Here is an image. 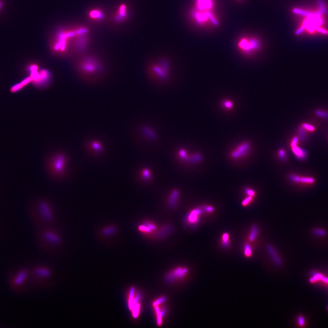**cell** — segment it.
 I'll use <instances>...</instances> for the list:
<instances>
[{"instance_id":"1","label":"cell","mask_w":328,"mask_h":328,"mask_svg":"<svg viewBox=\"0 0 328 328\" xmlns=\"http://www.w3.org/2000/svg\"><path fill=\"white\" fill-rule=\"evenodd\" d=\"M69 161V156L63 151L52 152L46 157L44 162L48 175L56 181L63 180L68 174Z\"/></svg>"},{"instance_id":"2","label":"cell","mask_w":328,"mask_h":328,"mask_svg":"<svg viewBox=\"0 0 328 328\" xmlns=\"http://www.w3.org/2000/svg\"><path fill=\"white\" fill-rule=\"evenodd\" d=\"M77 69L81 76L91 78L99 75L103 70L101 63L92 57L82 58L77 64Z\"/></svg>"},{"instance_id":"3","label":"cell","mask_w":328,"mask_h":328,"mask_svg":"<svg viewBox=\"0 0 328 328\" xmlns=\"http://www.w3.org/2000/svg\"><path fill=\"white\" fill-rule=\"evenodd\" d=\"M157 62L149 66L147 69L148 75L156 82L161 83L167 82L171 72L169 63L165 60H160Z\"/></svg>"},{"instance_id":"4","label":"cell","mask_w":328,"mask_h":328,"mask_svg":"<svg viewBox=\"0 0 328 328\" xmlns=\"http://www.w3.org/2000/svg\"><path fill=\"white\" fill-rule=\"evenodd\" d=\"M75 29L61 30L58 32L56 39L51 46L52 51L58 54H66L68 52L70 40L75 38Z\"/></svg>"},{"instance_id":"5","label":"cell","mask_w":328,"mask_h":328,"mask_svg":"<svg viewBox=\"0 0 328 328\" xmlns=\"http://www.w3.org/2000/svg\"><path fill=\"white\" fill-rule=\"evenodd\" d=\"M37 208L38 214L44 222L51 223L54 220L55 212L52 204L48 200L39 199L37 203Z\"/></svg>"},{"instance_id":"6","label":"cell","mask_w":328,"mask_h":328,"mask_svg":"<svg viewBox=\"0 0 328 328\" xmlns=\"http://www.w3.org/2000/svg\"><path fill=\"white\" fill-rule=\"evenodd\" d=\"M85 150L87 154L92 157H99L105 151L103 143L98 139H92L86 143Z\"/></svg>"},{"instance_id":"7","label":"cell","mask_w":328,"mask_h":328,"mask_svg":"<svg viewBox=\"0 0 328 328\" xmlns=\"http://www.w3.org/2000/svg\"><path fill=\"white\" fill-rule=\"evenodd\" d=\"M28 277V273L25 269H22L16 272L12 275L9 280L11 288L16 291L19 290Z\"/></svg>"},{"instance_id":"8","label":"cell","mask_w":328,"mask_h":328,"mask_svg":"<svg viewBox=\"0 0 328 328\" xmlns=\"http://www.w3.org/2000/svg\"><path fill=\"white\" fill-rule=\"evenodd\" d=\"M51 73L47 69H42L38 73L36 78L32 80L34 85L38 87L44 88L48 86L51 82Z\"/></svg>"},{"instance_id":"9","label":"cell","mask_w":328,"mask_h":328,"mask_svg":"<svg viewBox=\"0 0 328 328\" xmlns=\"http://www.w3.org/2000/svg\"><path fill=\"white\" fill-rule=\"evenodd\" d=\"M250 145L247 142L243 143L238 146L235 151L232 153V158L237 159L245 156L248 152Z\"/></svg>"},{"instance_id":"10","label":"cell","mask_w":328,"mask_h":328,"mask_svg":"<svg viewBox=\"0 0 328 328\" xmlns=\"http://www.w3.org/2000/svg\"><path fill=\"white\" fill-rule=\"evenodd\" d=\"M179 195V192L177 190H174L172 191L168 201V205L170 208H174L176 207L178 202Z\"/></svg>"},{"instance_id":"11","label":"cell","mask_w":328,"mask_h":328,"mask_svg":"<svg viewBox=\"0 0 328 328\" xmlns=\"http://www.w3.org/2000/svg\"><path fill=\"white\" fill-rule=\"evenodd\" d=\"M188 272V269L186 268L182 269L181 268H178L175 270L173 272H172L171 274L168 276L169 279L172 280L175 279V278L178 279H181L187 274Z\"/></svg>"},{"instance_id":"12","label":"cell","mask_w":328,"mask_h":328,"mask_svg":"<svg viewBox=\"0 0 328 328\" xmlns=\"http://www.w3.org/2000/svg\"><path fill=\"white\" fill-rule=\"evenodd\" d=\"M202 211L201 209H194L191 211L187 216V220L190 223L195 224L198 222V216L202 213Z\"/></svg>"},{"instance_id":"13","label":"cell","mask_w":328,"mask_h":328,"mask_svg":"<svg viewBox=\"0 0 328 328\" xmlns=\"http://www.w3.org/2000/svg\"><path fill=\"white\" fill-rule=\"evenodd\" d=\"M44 238L53 243H58L60 241L59 237L53 232L46 231L44 233Z\"/></svg>"},{"instance_id":"14","label":"cell","mask_w":328,"mask_h":328,"mask_svg":"<svg viewBox=\"0 0 328 328\" xmlns=\"http://www.w3.org/2000/svg\"><path fill=\"white\" fill-rule=\"evenodd\" d=\"M88 16L91 19L95 21H101L104 18V14L99 9H94L90 11Z\"/></svg>"},{"instance_id":"15","label":"cell","mask_w":328,"mask_h":328,"mask_svg":"<svg viewBox=\"0 0 328 328\" xmlns=\"http://www.w3.org/2000/svg\"><path fill=\"white\" fill-rule=\"evenodd\" d=\"M292 151L294 153L295 157L299 160H303L306 159L307 153L305 150L301 149L300 147L296 146L292 147Z\"/></svg>"},{"instance_id":"16","label":"cell","mask_w":328,"mask_h":328,"mask_svg":"<svg viewBox=\"0 0 328 328\" xmlns=\"http://www.w3.org/2000/svg\"><path fill=\"white\" fill-rule=\"evenodd\" d=\"M127 16L126 7L125 5H121L118 10L117 12L115 17L117 21H120L125 18Z\"/></svg>"},{"instance_id":"17","label":"cell","mask_w":328,"mask_h":328,"mask_svg":"<svg viewBox=\"0 0 328 328\" xmlns=\"http://www.w3.org/2000/svg\"><path fill=\"white\" fill-rule=\"evenodd\" d=\"M267 250L271 256L272 259L274 260V263L276 264V265L280 266L282 264L281 260L280 259L279 257L278 256L277 253L276 252L274 249L270 245H268L267 246Z\"/></svg>"},{"instance_id":"18","label":"cell","mask_w":328,"mask_h":328,"mask_svg":"<svg viewBox=\"0 0 328 328\" xmlns=\"http://www.w3.org/2000/svg\"><path fill=\"white\" fill-rule=\"evenodd\" d=\"M142 131H143V134L148 139H152V140L157 139V136L156 134L153 132V131L150 129H148V128H144L142 129Z\"/></svg>"},{"instance_id":"19","label":"cell","mask_w":328,"mask_h":328,"mask_svg":"<svg viewBox=\"0 0 328 328\" xmlns=\"http://www.w3.org/2000/svg\"><path fill=\"white\" fill-rule=\"evenodd\" d=\"M34 273L37 275L42 277L48 276L50 274L48 270L44 269V268H37L35 269Z\"/></svg>"},{"instance_id":"20","label":"cell","mask_w":328,"mask_h":328,"mask_svg":"<svg viewBox=\"0 0 328 328\" xmlns=\"http://www.w3.org/2000/svg\"><path fill=\"white\" fill-rule=\"evenodd\" d=\"M258 232H259V230H258V227L256 226H254L252 227L250 235L249 236V237H248V240H249V241H251V242L254 241L255 239H256V237H257Z\"/></svg>"},{"instance_id":"21","label":"cell","mask_w":328,"mask_h":328,"mask_svg":"<svg viewBox=\"0 0 328 328\" xmlns=\"http://www.w3.org/2000/svg\"><path fill=\"white\" fill-rule=\"evenodd\" d=\"M202 156L200 154H194L188 157L187 161L192 163H196L202 161Z\"/></svg>"},{"instance_id":"22","label":"cell","mask_w":328,"mask_h":328,"mask_svg":"<svg viewBox=\"0 0 328 328\" xmlns=\"http://www.w3.org/2000/svg\"><path fill=\"white\" fill-rule=\"evenodd\" d=\"M116 231V228L113 226H110L105 227L103 229V233L105 235L109 236L113 234Z\"/></svg>"},{"instance_id":"23","label":"cell","mask_w":328,"mask_h":328,"mask_svg":"<svg viewBox=\"0 0 328 328\" xmlns=\"http://www.w3.org/2000/svg\"><path fill=\"white\" fill-rule=\"evenodd\" d=\"M222 244L225 247H227L229 246V236L227 233H224L223 235Z\"/></svg>"},{"instance_id":"24","label":"cell","mask_w":328,"mask_h":328,"mask_svg":"<svg viewBox=\"0 0 328 328\" xmlns=\"http://www.w3.org/2000/svg\"><path fill=\"white\" fill-rule=\"evenodd\" d=\"M140 307V304H139V303H135L133 306L131 311L132 312L133 316L134 318H137L139 316Z\"/></svg>"},{"instance_id":"25","label":"cell","mask_w":328,"mask_h":328,"mask_svg":"<svg viewBox=\"0 0 328 328\" xmlns=\"http://www.w3.org/2000/svg\"><path fill=\"white\" fill-rule=\"evenodd\" d=\"M134 293H135V289L134 288H131L129 292V298L128 305L129 309L131 310L132 308L133 301L134 298Z\"/></svg>"},{"instance_id":"26","label":"cell","mask_w":328,"mask_h":328,"mask_svg":"<svg viewBox=\"0 0 328 328\" xmlns=\"http://www.w3.org/2000/svg\"><path fill=\"white\" fill-rule=\"evenodd\" d=\"M244 254L246 257H250L252 256V247L248 243H246L244 246Z\"/></svg>"},{"instance_id":"27","label":"cell","mask_w":328,"mask_h":328,"mask_svg":"<svg viewBox=\"0 0 328 328\" xmlns=\"http://www.w3.org/2000/svg\"><path fill=\"white\" fill-rule=\"evenodd\" d=\"M298 135H299V138L302 141H304L306 139L307 134H306L305 129L303 127V126H300L299 128V129H298Z\"/></svg>"},{"instance_id":"28","label":"cell","mask_w":328,"mask_h":328,"mask_svg":"<svg viewBox=\"0 0 328 328\" xmlns=\"http://www.w3.org/2000/svg\"><path fill=\"white\" fill-rule=\"evenodd\" d=\"M154 307H155V311H156L157 318V325L159 326H161L162 324V318L163 316L161 314V310L158 306H154Z\"/></svg>"},{"instance_id":"29","label":"cell","mask_w":328,"mask_h":328,"mask_svg":"<svg viewBox=\"0 0 328 328\" xmlns=\"http://www.w3.org/2000/svg\"><path fill=\"white\" fill-rule=\"evenodd\" d=\"M316 113L318 116L321 117L323 118L328 119V112L326 111H323L321 110H317Z\"/></svg>"},{"instance_id":"30","label":"cell","mask_w":328,"mask_h":328,"mask_svg":"<svg viewBox=\"0 0 328 328\" xmlns=\"http://www.w3.org/2000/svg\"><path fill=\"white\" fill-rule=\"evenodd\" d=\"M294 12L296 13L305 16H309V17L313 16L315 15L311 14V13L308 12L304 11L301 10L297 9L294 10Z\"/></svg>"},{"instance_id":"31","label":"cell","mask_w":328,"mask_h":328,"mask_svg":"<svg viewBox=\"0 0 328 328\" xmlns=\"http://www.w3.org/2000/svg\"><path fill=\"white\" fill-rule=\"evenodd\" d=\"M138 228H139V231H141L143 232H147V233L152 232V229H151L150 228L148 227L147 226L145 225V224L139 226Z\"/></svg>"},{"instance_id":"32","label":"cell","mask_w":328,"mask_h":328,"mask_svg":"<svg viewBox=\"0 0 328 328\" xmlns=\"http://www.w3.org/2000/svg\"><path fill=\"white\" fill-rule=\"evenodd\" d=\"M143 178L145 180H149L151 178V173L150 171L147 169H145L142 172Z\"/></svg>"},{"instance_id":"33","label":"cell","mask_w":328,"mask_h":328,"mask_svg":"<svg viewBox=\"0 0 328 328\" xmlns=\"http://www.w3.org/2000/svg\"><path fill=\"white\" fill-rule=\"evenodd\" d=\"M300 181L303 183H312L314 182L315 180L312 178L310 177H303L300 179Z\"/></svg>"},{"instance_id":"34","label":"cell","mask_w":328,"mask_h":328,"mask_svg":"<svg viewBox=\"0 0 328 328\" xmlns=\"http://www.w3.org/2000/svg\"><path fill=\"white\" fill-rule=\"evenodd\" d=\"M166 299V298H165V297H162L160 298H158V299H157V300H156V301L153 303V306H158L159 304L163 303V302H165Z\"/></svg>"},{"instance_id":"35","label":"cell","mask_w":328,"mask_h":328,"mask_svg":"<svg viewBox=\"0 0 328 328\" xmlns=\"http://www.w3.org/2000/svg\"><path fill=\"white\" fill-rule=\"evenodd\" d=\"M179 155L180 157L181 158L182 160H186V161L188 160V157H187L186 152H185V150H180L179 152Z\"/></svg>"},{"instance_id":"36","label":"cell","mask_w":328,"mask_h":328,"mask_svg":"<svg viewBox=\"0 0 328 328\" xmlns=\"http://www.w3.org/2000/svg\"><path fill=\"white\" fill-rule=\"evenodd\" d=\"M23 87V86L21 84V83H19V84H16V85L13 86L12 88H11V91L12 92H16V91H18L20 89H21Z\"/></svg>"},{"instance_id":"37","label":"cell","mask_w":328,"mask_h":328,"mask_svg":"<svg viewBox=\"0 0 328 328\" xmlns=\"http://www.w3.org/2000/svg\"><path fill=\"white\" fill-rule=\"evenodd\" d=\"M303 127L305 129H307V130H309V131H313L315 130V127L313 126V125H311V124H303Z\"/></svg>"},{"instance_id":"38","label":"cell","mask_w":328,"mask_h":328,"mask_svg":"<svg viewBox=\"0 0 328 328\" xmlns=\"http://www.w3.org/2000/svg\"><path fill=\"white\" fill-rule=\"evenodd\" d=\"M314 233L315 234L317 235L321 236H325L326 235V232L325 231L322 229H315L314 231Z\"/></svg>"},{"instance_id":"39","label":"cell","mask_w":328,"mask_h":328,"mask_svg":"<svg viewBox=\"0 0 328 328\" xmlns=\"http://www.w3.org/2000/svg\"><path fill=\"white\" fill-rule=\"evenodd\" d=\"M322 278H323V276H322L320 274H316V275H315V276H314V277L311 278V279H310V282L312 283L315 282L316 281L320 280L321 279L322 280Z\"/></svg>"},{"instance_id":"40","label":"cell","mask_w":328,"mask_h":328,"mask_svg":"<svg viewBox=\"0 0 328 328\" xmlns=\"http://www.w3.org/2000/svg\"><path fill=\"white\" fill-rule=\"evenodd\" d=\"M289 178L292 181H294V182H299L300 181V179H301V178L299 177V176L293 175H290Z\"/></svg>"},{"instance_id":"41","label":"cell","mask_w":328,"mask_h":328,"mask_svg":"<svg viewBox=\"0 0 328 328\" xmlns=\"http://www.w3.org/2000/svg\"><path fill=\"white\" fill-rule=\"evenodd\" d=\"M144 224L145 225L147 226L148 227L150 228L151 229H152V231L155 230L156 229V228H157L156 226H155L154 224L152 223H150V222H145V223H144Z\"/></svg>"},{"instance_id":"42","label":"cell","mask_w":328,"mask_h":328,"mask_svg":"<svg viewBox=\"0 0 328 328\" xmlns=\"http://www.w3.org/2000/svg\"><path fill=\"white\" fill-rule=\"evenodd\" d=\"M318 2H319V5H320V7H321V12L324 13H326L327 12V11L326 9V7L325 6V5H324V3H323L321 1V0L319 1Z\"/></svg>"},{"instance_id":"43","label":"cell","mask_w":328,"mask_h":328,"mask_svg":"<svg viewBox=\"0 0 328 328\" xmlns=\"http://www.w3.org/2000/svg\"><path fill=\"white\" fill-rule=\"evenodd\" d=\"M32 81V77H27V78H25V79H24V80L21 82V84L24 86Z\"/></svg>"},{"instance_id":"44","label":"cell","mask_w":328,"mask_h":328,"mask_svg":"<svg viewBox=\"0 0 328 328\" xmlns=\"http://www.w3.org/2000/svg\"><path fill=\"white\" fill-rule=\"evenodd\" d=\"M252 196H249L246 198L245 200H243V202H242V204L243 206H246L248 203H249L250 202V201L252 200Z\"/></svg>"},{"instance_id":"45","label":"cell","mask_w":328,"mask_h":328,"mask_svg":"<svg viewBox=\"0 0 328 328\" xmlns=\"http://www.w3.org/2000/svg\"><path fill=\"white\" fill-rule=\"evenodd\" d=\"M298 324L299 326H303L304 324V320L303 317H302V316H299L298 317Z\"/></svg>"},{"instance_id":"46","label":"cell","mask_w":328,"mask_h":328,"mask_svg":"<svg viewBox=\"0 0 328 328\" xmlns=\"http://www.w3.org/2000/svg\"><path fill=\"white\" fill-rule=\"evenodd\" d=\"M279 156L281 160H285V158L286 157L285 153L283 150H281L279 152Z\"/></svg>"},{"instance_id":"47","label":"cell","mask_w":328,"mask_h":328,"mask_svg":"<svg viewBox=\"0 0 328 328\" xmlns=\"http://www.w3.org/2000/svg\"><path fill=\"white\" fill-rule=\"evenodd\" d=\"M245 191H246V194H247V195H249V196H253L255 195V192H254V191H253V190H252L247 188V189H246Z\"/></svg>"},{"instance_id":"48","label":"cell","mask_w":328,"mask_h":328,"mask_svg":"<svg viewBox=\"0 0 328 328\" xmlns=\"http://www.w3.org/2000/svg\"><path fill=\"white\" fill-rule=\"evenodd\" d=\"M298 138L297 137H295L293 138V139L291 145L292 147L293 146H296L298 142Z\"/></svg>"},{"instance_id":"49","label":"cell","mask_w":328,"mask_h":328,"mask_svg":"<svg viewBox=\"0 0 328 328\" xmlns=\"http://www.w3.org/2000/svg\"><path fill=\"white\" fill-rule=\"evenodd\" d=\"M225 106L227 108H230L232 107V104L230 101H226L224 104Z\"/></svg>"},{"instance_id":"50","label":"cell","mask_w":328,"mask_h":328,"mask_svg":"<svg viewBox=\"0 0 328 328\" xmlns=\"http://www.w3.org/2000/svg\"><path fill=\"white\" fill-rule=\"evenodd\" d=\"M204 209H205V210L206 212H212L213 211V207H210V206L205 207Z\"/></svg>"},{"instance_id":"51","label":"cell","mask_w":328,"mask_h":328,"mask_svg":"<svg viewBox=\"0 0 328 328\" xmlns=\"http://www.w3.org/2000/svg\"><path fill=\"white\" fill-rule=\"evenodd\" d=\"M316 29H317V31H319V32H322V33H324V34H326V33H327V32L326 30L322 29V28H320V27H317V28H316Z\"/></svg>"},{"instance_id":"52","label":"cell","mask_w":328,"mask_h":328,"mask_svg":"<svg viewBox=\"0 0 328 328\" xmlns=\"http://www.w3.org/2000/svg\"><path fill=\"white\" fill-rule=\"evenodd\" d=\"M322 280L323 281L327 283H328V279H327V278L323 277V278H322Z\"/></svg>"},{"instance_id":"53","label":"cell","mask_w":328,"mask_h":328,"mask_svg":"<svg viewBox=\"0 0 328 328\" xmlns=\"http://www.w3.org/2000/svg\"><path fill=\"white\" fill-rule=\"evenodd\" d=\"M1 6H2V4H1V2H0V8L1 7Z\"/></svg>"}]
</instances>
